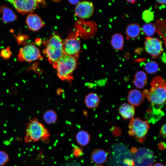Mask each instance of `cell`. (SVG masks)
Here are the masks:
<instances>
[{"instance_id":"4dcf8cb0","label":"cell","mask_w":166,"mask_h":166,"mask_svg":"<svg viewBox=\"0 0 166 166\" xmlns=\"http://www.w3.org/2000/svg\"><path fill=\"white\" fill-rule=\"evenodd\" d=\"M73 152L74 155L76 157L81 156L83 153L82 150L78 147H75Z\"/></svg>"},{"instance_id":"5b68a950","label":"cell","mask_w":166,"mask_h":166,"mask_svg":"<svg viewBox=\"0 0 166 166\" xmlns=\"http://www.w3.org/2000/svg\"><path fill=\"white\" fill-rule=\"evenodd\" d=\"M44 51L49 61L55 68L64 53L63 43L60 37L56 34L53 35L47 42Z\"/></svg>"},{"instance_id":"277c9868","label":"cell","mask_w":166,"mask_h":166,"mask_svg":"<svg viewBox=\"0 0 166 166\" xmlns=\"http://www.w3.org/2000/svg\"><path fill=\"white\" fill-rule=\"evenodd\" d=\"M110 160L113 166H134L133 154L124 145L118 144L112 148Z\"/></svg>"},{"instance_id":"f546056e","label":"cell","mask_w":166,"mask_h":166,"mask_svg":"<svg viewBox=\"0 0 166 166\" xmlns=\"http://www.w3.org/2000/svg\"><path fill=\"white\" fill-rule=\"evenodd\" d=\"M17 42L19 44H23L25 41L28 38V36L25 34H20L15 36Z\"/></svg>"},{"instance_id":"e0dca14e","label":"cell","mask_w":166,"mask_h":166,"mask_svg":"<svg viewBox=\"0 0 166 166\" xmlns=\"http://www.w3.org/2000/svg\"><path fill=\"white\" fill-rule=\"evenodd\" d=\"M119 112L122 117L126 120L131 119L135 113L134 107L128 103H123L119 107Z\"/></svg>"},{"instance_id":"6da1fadb","label":"cell","mask_w":166,"mask_h":166,"mask_svg":"<svg viewBox=\"0 0 166 166\" xmlns=\"http://www.w3.org/2000/svg\"><path fill=\"white\" fill-rule=\"evenodd\" d=\"M151 88L145 89L144 96L150 102L152 108L161 109L166 100V82L160 76L155 77L150 82Z\"/></svg>"},{"instance_id":"484cf974","label":"cell","mask_w":166,"mask_h":166,"mask_svg":"<svg viewBox=\"0 0 166 166\" xmlns=\"http://www.w3.org/2000/svg\"><path fill=\"white\" fill-rule=\"evenodd\" d=\"M142 30L148 37L152 36L156 32L154 24L149 23L144 24L142 27Z\"/></svg>"},{"instance_id":"ba28073f","label":"cell","mask_w":166,"mask_h":166,"mask_svg":"<svg viewBox=\"0 0 166 166\" xmlns=\"http://www.w3.org/2000/svg\"><path fill=\"white\" fill-rule=\"evenodd\" d=\"M39 49L34 44H29L20 48L17 56L19 61L31 62L42 59Z\"/></svg>"},{"instance_id":"ac0fdd59","label":"cell","mask_w":166,"mask_h":166,"mask_svg":"<svg viewBox=\"0 0 166 166\" xmlns=\"http://www.w3.org/2000/svg\"><path fill=\"white\" fill-rule=\"evenodd\" d=\"M147 81V77L146 73L143 71H139L135 75L133 82L136 87L141 89L146 85Z\"/></svg>"},{"instance_id":"8d00e7d4","label":"cell","mask_w":166,"mask_h":166,"mask_svg":"<svg viewBox=\"0 0 166 166\" xmlns=\"http://www.w3.org/2000/svg\"><path fill=\"white\" fill-rule=\"evenodd\" d=\"M127 1V2H130V3H134L136 1V0H127L126 1Z\"/></svg>"},{"instance_id":"603a6c76","label":"cell","mask_w":166,"mask_h":166,"mask_svg":"<svg viewBox=\"0 0 166 166\" xmlns=\"http://www.w3.org/2000/svg\"><path fill=\"white\" fill-rule=\"evenodd\" d=\"M140 32L139 25L136 23L131 24L127 27L126 33L127 37L129 38H134L137 37Z\"/></svg>"},{"instance_id":"8fae6325","label":"cell","mask_w":166,"mask_h":166,"mask_svg":"<svg viewBox=\"0 0 166 166\" xmlns=\"http://www.w3.org/2000/svg\"><path fill=\"white\" fill-rule=\"evenodd\" d=\"M94 11L93 4L87 1L79 2L76 6L75 14L78 17L81 18L90 17Z\"/></svg>"},{"instance_id":"e575fe53","label":"cell","mask_w":166,"mask_h":166,"mask_svg":"<svg viewBox=\"0 0 166 166\" xmlns=\"http://www.w3.org/2000/svg\"><path fill=\"white\" fill-rule=\"evenodd\" d=\"M156 2L158 3L161 5H165L166 3V0H156Z\"/></svg>"},{"instance_id":"d6a6232c","label":"cell","mask_w":166,"mask_h":166,"mask_svg":"<svg viewBox=\"0 0 166 166\" xmlns=\"http://www.w3.org/2000/svg\"><path fill=\"white\" fill-rule=\"evenodd\" d=\"M158 148L161 150H163L165 148V144L164 143L161 142L158 144Z\"/></svg>"},{"instance_id":"3957f363","label":"cell","mask_w":166,"mask_h":166,"mask_svg":"<svg viewBox=\"0 0 166 166\" xmlns=\"http://www.w3.org/2000/svg\"><path fill=\"white\" fill-rule=\"evenodd\" d=\"M77 61L75 57L64 53L55 67L57 77L61 80L71 81L73 79V73L75 69Z\"/></svg>"},{"instance_id":"d4e9b609","label":"cell","mask_w":166,"mask_h":166,"mask_svg":"<svg viewBox=\"0 0 166 166\" xmlns=\"http://www.w3.org/2000/svg\"><path fill=\"white\" fill-rule=\"evenodd\" d=\"M144 68L148 73L152 74L157 72L159 69L157 63L153 61H149L145 64Z\"/></svg>"},{"instance_id":"9c48e42d","label":"cell","mask_w":166,"mask_h":166,"mask_svg":"<svg viewBox=\"0 0 166 166\" xmlns=\"http://www.w3.org/2000/svg\"><path fill=\"white\" fill-rule=\"evenodd\" d=\"M14 6L16 10L22 14L32 12L44 3V1L34 0H8Z\"/></svg>"},{"instance_id":"5bb4252c","label":"cell","mask_w":166,"mask_h":166,"mask_svg":"<svg viewBox=\"0 0 166 166\" xmlns=\"http://www.w3.org/2000/svg\"><path fill=\"white\" fill-rule=\"evenodd\" d=\"M144 93L137 89L130 90L128 94L127 100L130 105L134 106H139L144 101L145 99Z\"/></svg>"},{"instance_id":"7c38bea8","label":"cell","mask_w":166,"mask_h":166,"mask_svg":"<svg viewBox=\"0 0 166 166\" xmlns=\"http://www.w3.org/2000/svg\"><path fill=\"white\" fill-rule=\"evenodd\" d=\"M81 49V43L77 38L67 39L63 43L64 53L73 56H77Z\"/></svg>"},{"instance_id":"d6986e66","label":"cell","mask_w":166,"mask_h":166,"mask_svg":"<svg viewBox=\"0 0 166 166\" xmlns=\"http://www.w3.org/2000/svg\"><path fill=\"white\" fill-rule=\"evenodd\" d=\"M100 101V98L97 94L90 93L85 97V102L87 108L93 109L96 108L98 106Z\"/></svg>"},{"instance_id":"52a82bcc","label":"cell","mask_w":166,"mask_h":166,"mask_svg":"<svg viewBox=\"0 0 166 166\" xmlns=\"http://www.w3.org/2000/svg\"><path fill=\"white\" fill-rule=\"evenodd\" d=\"M133 160L135 166H152L155 161L153 151L149 148L142 147L133 153Z\"/></svg>"},{"instance_id":"1f68e13d","label":"cell","mask_w":166,"mask_h":166,"mask_svg":"<svg viewBox=\"0 0 166 166\" xmlns=\"http://www.w3.org/2000/svg\"><path fill=\"white\" fill-rule=\"evenodd\" d=\"M166 126L165 124L162 125L159 132L160 135L164 137H165L166 136Z\"/></svg>"},{"instance_id":"836d02e7","label":"cell","mask_w":166,"mask_h":166,"mask_svg":"<svg viewBox=\"0 0 166 166\" xmlns=\"http://www.w3.org/2000/svg\"><path fill=\"white\" fill-rule=\"evenodd\" d=\"M69 2L72 5H77L79 2V0H69Z\"/></svg>"},{"instance_id":"9a60e30c","label":"cell","mask_w":166,"mask_h":166,"mask_svg":"<svg viewBox=\"0 0 166 166\" xmlns=\"http://www.w3.org/2000/svg\"><path fill=\"white\" fill-rule=\"evenodd\" d=\"M0 13L2 15V20L5 23L14 22L17 18L15 13L11 9L5 5L0 7Z\"/></svg>"},{"instance_id":"d590c367","label":"cell","mask_w":166,"mask_h":166,"mask_svg":"<svg viewBox=\"0 0 166 166\" xmlns=\"http://www.w3.org/2000/svg\"><path fill=\"white\" fill-rule=\"evenodd\" d=\"M152 166H164V165L162 163L158 162L153 164Z\"/></svg>"},{"instance_id":"30bf717a","label":"cell","mask_w":166,"mask_h":166,"mask_svg":"<svg viewBox=\"0 0 166 166\" xmlns=\"http://www.w3.org/2000/svg\"><path fill=\"white\" fill-rule=\"evenodd\" d=\"M144 46L146 52L154 58L159 56L163 51L161 42L156 38L147 37Z\"/></svg>"},{"instance_id":"cb8c5ba5","label":"cell","mask_w":166,"mask_h":166,"mask_svg":"<svg viewBox=\"0 0 166 166\" xmlns=\"http://www.w3.org/2000/svg\"><path fill=\"white\" fill-rule=\"evenodd\" d=\"M57 119V113L54 111L52 110L46 111L43 114V120L48 124H51L55 123Z\"/></svg>"},{"instance_id":"f1b7e54d","label":"cell","mask_w":166,"mask_h":166,"mask_svg":"<svg viewBox=\"0 0 166 166\" xmlns=\"http://www.w3.org/2000/svg\"><path fill=\"white\" fill-rule=\"evenodd\" d=\"M11 52L9 46L2 50L0 53V56L4 59H8L11 56Z\"/></svg>"},{"instance_id":"8992f818","label":"cell","mask_w":166,"mask_h":166,"mask_svg":"<svg viewBox=\"0 0 166 166\" xmlns=\"http://www.w3.org/2000/svg\"><path fill=\"white\" fill-rule=\"evenodd\" d=\"M129 135L134 137L137 140L142 143L150 128L147 121H143L138 118H132L129 123Z\"/></svg>"},{"instance_id":"2e32d148","label":"cell","mask_w":166,"mask_h":166,"mask_svg":"<svg viewBox=\"0 0 166 166\" xmlns=\"http://www.w3.org/2000/svg\"><path fill=\"white\" fill-rule=\"evenodd\" d=\"M107 154L104 150L101 149H96L92 152L91 158L95 163L101 165L104 163L107 160Z\"/></svg>"},{"instance_id":"ffe728a7","label":"cell","mask_w":166,"mask_h":166,"mask_svg":"<svg viewBox=\"0 0 166 166\" xmlns=\"http://www.w3.org/2000/svg\"><path fill=\"white\" fill-rule=\"evenodd\" d=\"M156 31L164 41L166 46V20L160 19L157 20L154 24Z\"/></svg>"},{"instance_id":"4fadbf2b","label":"cell","mask_w":166,"mask_h":166,"mask_svg":"<svg viewBox=\"0 0 166 166\" xmlns=\"http://www.w3.org/2000/svg\"><path fill=\"white\" fill-rule=\"evenodd\" d=\"M26 23L29 29L32 31H37L44 26L40 17L35 14L30 13L27 16Z\"/></svg>"},{"instance_id":"74e56055","label":"cell","mask_w":166,"mask_h":166,"mask_svg":"<svg viewBox=\"0 0 166 166\" xmlns=\"http://www.w3.org/2000/svg\"><path fill=\"white\" fill-rule=\"evenodd\" d=\"M96 166H104L101 165H96Z\"/></svg>"},{"instance_id":"4316f807","label":"cell","mask_w":166,"mask_h":166,"mask_svg":"<svg viewBox=\"0 0 166 166\" xmlns=\"http://www.w3.org/2000/svg\"><path fill=\"white\" fill-rule=\"evenodd\" d=\"M142 17L143 19L148 23L153 20L154 15L151 10H146L143 12Z\"/></svg>"},{"instance_id":"83f0119b","label":"cell","mask_w":166,"mask_h":166,"mask_svg":"<svg viewBox=\"0 0 166 166\" xmlns=\"http://www.w3.org/2000/svg\"><path fill=\"white\" fill-rule=\"evenodd\" d=\"M9 160L8 154L4 151L0 150V166H3Z\"/></svg>"},{"instance_id":"44dd1931","label":"cell","mask_w":166,"mask_h":166,"mask_svg":"<svg viewBox=\"0 0 166 166\" xmlns=\"http://www.w3.org/2000/svg\"><path fill=\"white\" fill-rule=\"evenodd\" d=\"M111 45L113 47L117 50L123 49L124 44V38L122 35L119 33L114 34L112 37Z\"/></svg>"},{"instance_id":"7402d4cb","label":"cell","mask_w":166,"mask_h":166,"mask_svg":"<svg viewBox=\"0 0 166 166\" xmlns=\"http://www.w3.org/2000/svg\"><path fill=\"white\" fill-rule=\"evenodd\" d=\"M76 137L78 143L82 146L87 145L90 139V135L85 130H81L78 132Z\"/></svg>"},{"instance_id":"7a4b0ae2","label":"cell","mask_w":166,"mask_h":166,"mask_svg":"<svg viewBox=\"0 0 166 166\" xmlns=\"http://www.w3.org/2000/svg\"><path fill=\"white\" fill-rule=\"evenodd\" d=\"M24 141L26 143L41 140L46 142L50 136L49 131L36 117L30 119L27 123Z\"/></svg>"}]
</instances>
